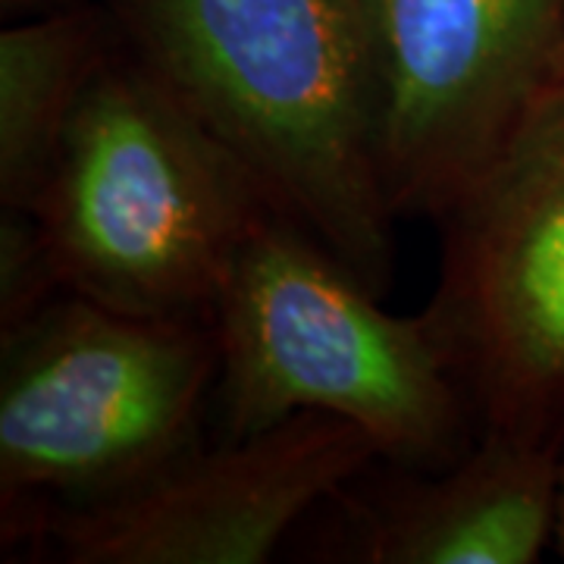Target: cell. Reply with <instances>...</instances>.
Here are the masks:
<instances>
[{
    "instance_id": "52a82bcc",
    "label": "cell",
    "mask_w": 564,
    "mask_h": 564,
    "mask_svg": "<svg viewBox=\"0 0 564 564\" xmlns=\"http://www.w3.org/2000/svg\"><path fill=\"white\" fill-rule=\"evenodd\" d=\"M377 458L361 426L304 411L195 445L122 492L51 508L22 540L69 564H261Z\"/></svg>"
},
{
    "instance_id": "3957f363",
    "label": "cell",
    "mask_w": 564,
    "mask_h": 564,
    "mask_svg": "<svg viewBox=\"0 0 564 564\" xmlns=\"http://www.w3.org/2000/svg\"><path fill=\"white\" fill-rule=\"evenodd\" d=\"M273 210L239 161L122 41L35 204L66 292L144 317H207Z\"/></svg>"
},
{
    "instance_id": "7c38bea8",
    "label": "cell",
    "mask_w": 564,
    "mask_h": 564,
    "mask_svg": "<svg viewBox=\"0 0 564 564\" xmlns=\"http://www.w3.org/2000/svg\"><path fill=\"white\" fill-rule=\"evenodd\" d=\"M552 549L558 552L564 562V448L558 458V489H555V536H552Z\"/></svg>"
},
{
    "instance_id": "30bf717a",
    "label": "cell",
    "mask_w": 564,
    "mask_h": 564,
    "mask_svg": "<svg viewBox=\"0 0 564 564\" xmlns=\"http://www.w3.org/2000/svg\"><path fill=\"white\" fill-rule=\"evenodd\" d=\"M61 295L66 289L39 217L0 207V336L35 321Z\"/></svg>"
},
{
    "instance_id": "9c48e42d",
    "label": "cell",
    "mask_w": 564,
    "mask_h": 564,
    "mask_svg": "<svg viewBox=\"0 0 564 564\" xmlns=\"http://www.w3.org/2000/svg\"><path fill=\"white\" fill-rule=\"evenodd\" d=\"M120 44L101 0L0 32V207L35 210L82 104Z\"/></svg>"
},
{
    "instance_id": "8fae6325",
    "label": "cell",
    "mask_w": 564,
    "mask_h": 564,
    "mask_svg": "<svg viewBox=\"0 0 564 564\" xmlns=\"http://www.w3.org/2000/svg\"><path fill=\"white\" fill-rule=\"evenodd\" d=\"M76 3H85V0H0V10L7 20H25V17L63 10V7H76Z\"/></svg>"
},
{
    "instance_id": "7a4b0ae2",
    "label": "cell",
    "mask_w": 564,
    "mask_h": 564,
    "mask_svg": "<svg viewBox=\"0 0 564 564\" xmlns=\"http://www.w3.org/2000/svg\"><path fill=\"white\" fill-rule=\"evenodd\" d=\"M210 326L220 440L295 414L361 426L383 462L440 470L477 443L464 389L423 314H389L333 251L267 210L226 267Z\"/></svg>"
},
{
    "instance_id": "8992f818",
    "label": "cell",
    "mask_w": 564,
    "mask_h": 564,
    "mask_svg": "<svg viewBox=\"0 0 564 564\" xmlns=\"http://www.w3.org/2000/svg\"><path fill=\"white\" fill-rule=\"evenodd\" d=\"M399 217L440 220L552 79L564 0H370Z\"/></svg>"
},
{
    "instance_id": "5b68a950",
    "label": "cell",
    "mask_w": 564,
    "mask_h": 564,
    "mask_svg": "<svg viewBox=\"0 0 564 564\" xmlns=\"http://www.w3.org/2000/svg\"><path fill=\"white\" fill-rule=\"evenodd\" d=\"M423 317L480 433L564 445V76L440 217Z\"/></svg>"
},
{
    "instance_id": "277c9868",
    "label": "cell",
    "mask_w": 564,
    "mask_h": 564,
    "mask_svg": "<svg viewBox=\"0 0 564 564\" xmlns=\"http://www.w3.org/2000/svg\"><path fill=\"white\" fill-rule=\"evenodd\" d=\"M0 345L7 543L44 511L122 492L202 445L220 373L207 317H144L66 292Z\"/></svg>"
},
{
    "instance_id": "6da1fadb",
    "label": "cell",
    "mask_w": 564,
    "mask_h": 564,
    "mask_svg": "<svg viewBox=\"0 0 564 564\" xmlns=\"http://www.w3.org/2000/svg\"><path fill=\"white\" fill-rule=\"evenodd\" d=\"M267 204L383 299L395 207L370 0H101Z\"/></svg>"
},
{
    "instance_id": "ba28073f",
    "label": "cell",
    "mask_w": 564,
    "mask_h": 564,
    "mask_svg": "<svg viewBox=\"0 0 564 564\" xmlns=\"http://www.w3.org/2000/svg\"><path fill=\"white\" fill-rule=\"evenodd\" d=\"M564 445L480 433L440 470L377 458L329 496L326 558L358 564H533L555 536Z\"/></svg>"
},
{
    "instance_id": "4fadbf2b",
    "label": "cell",
    "mask_w": 564,
    "mask_h": 564,
    "mask_svg": "<svg viewBox=\"0 0 564 564\" xmlns=\"http://www.w3.org/2000/svg\"><path fill=\"white\" fill-rule=\"evenodd\" d=\"M552 76H564V39H562V47H558V57H555V69H552Z\"/></svg>"
}]
</instances>
